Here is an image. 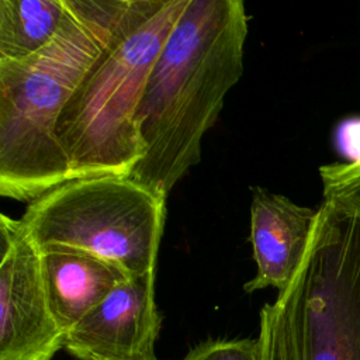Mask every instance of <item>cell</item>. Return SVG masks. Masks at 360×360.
<instances>
[{"instance_id": "cell-2", "label": "cell", "mask_w": 360, "mask_h": 360, "mask_svg": "<svg viewBox=\"0 0 360 360\" xmlns=\"http://www.w3.org/2000/svg\"><path fill=\"white\" fill-rule=\"evenodd\" d=\"M70 15L35 55L0 60V194L32 201L72 180L56 124L127 20L134 0H69Z\"/></svg>"}, {"instance_id": "cell-14", "label": "cell", "mask_w": 360, "mask_h": 360, "mask_svg": "<svg viewBox=\"0 0 360 360\" xmlns=\"http://www.w3.org/2000/svg\"><path fill=\"white\" fill-rule=\"evenodd\" d=\"M338 148L347 158L346 162L360 160V120L345 121L336 135Z\"/></svg>"}, {"instance_id": "cell-15", "label": "cell", "mask_w": 360, "mask_h": 360, "mask_svg": "<svg viewBox=\"0 0 360 360\" xmlns=\"http://www.w3.org/2000/svg\"><path fill=\"white\" fill-rule=\"evenodd\" d=\"M146 360H159L158 357H152V359H146Z\"/></svg>"}, {"instance_id": "cell-4", "label": "cell", "mask_w": 360, "mask_h": 360, "mask_svg": "<svg viewBox=\"0 0 360 360\" xmlns=\"http://www.w3.org/2000/svg\"><path fill=\"white\" fill-rule=\"evenodd\" d=\"M166 197L131 177L72 179L30 201L20 224L39 252L75 250L129 277L156 271Z\"/></svg>"}, {"instance_id": "cell-10", "label": "cell", "mask_w": 360, "mask_h": 360, "mask_svg": "<svg viewBox=\"0 0 360 360\" xmlns=\"http://www.w3.org/2000/svg\"><path fill=\"white\" fill-rule=\"evenodd\" d=\"M70 15L69 0H0V60L44 49Z\"/></svg>"}, {"instance_id": "cell-5", "label": "cell", "mask_w": 360, "mask_h": 360, "mask_svg": "<svg viewBox=\"0 0 360 360\" xmlns=\"http://www.w3.org/2000/svg\"><path fill=\"white\" fill-rule=\"evenodd\" d=\"M288 288L297 360H360V219L322 201Z\"/></svg>"}, {"instance_id": "cell-6", "label": "cell", "mask_w": 360, "mask_h": 360, "mask_svg": "<svg viewBox=\"0 0 360 360\" xmlns=\"http://www.w3.org/2000/svg\"><path fill=\"white\" fill-rule=\"evenodd\" d=\"M0 360H52L65 333L49 305L41 252L20 219L0 215Z\"/></svg>"}, {"instance_id": "cell-9", "label": "cell", "mask_w": 360, "mask_h": 360, "mask_svg": "<svg viewBox=\"0 0 360 360\" xmlns=\"http://www.w3.org/2000/svg\"><path fill=\"white\" fill-rule=\"evenodd\" d=\"M41 262L49 305L63 333L131 278L117 266L83 252L46 250L41 252Z\"/></svg>"}, {"instance_id": "cell-12", "label": "cell", "mask_w": 360, "mask_h": 360, "mask_svg": "<svg viewBox=\"0 0 360 360\" xmlns=\"http://www.w3.org/2000/svg\"><path fill=\"white\" fill-rule=\"evenodd\" d=\"M323 202L338 212L360 219V160L319 167Z\"/></svg>"}, {"instance_id": "cell-13", "label": "cell", "mask_w": 360, "mask_h": 360, "mask_svg": "<svg viewBox=\"0 0 360 360\" xmlns=\"http://www.w3.org/2000/svg\"><path fill=\"white\" fill-rule=\"evenodd\" d=\"M183 360H262L259 339H211L193 347Z\"/></svg>"}, {"instance_id": "cell-3", "label": "cell", "mask_w": 360, "mask_h": 360, "mask_svg": "<svg viewBox=\"0 0 360 360\" xmlns=\"http://www.w3.org/2000/svg\"><path fill=\"white\" fill-rule=\"evenodd\" d=\"M188 0H134L65 104L56 136L72 179L129 177L143 156L136 110L146 79Z\"/></svg>"}, {"instance_id": "cell-1", "label": "cell", "mask_w": 360, "mask_h": 360, "mask_svg": "<svg viewBox=\"0 0 360 360\" xmlns=\"http://www.w3.org/2000/svg\"><path fill=\"white\" fill-rule=\"evenodd\" d=\"M248 25L240 0H188L142 91L143 156L131 179L167 197L200 162L202 136L242 76Z\"/></svg>"}, {"instance_id": "cell-7", "label": "cell", "mask_w": 360, "mask_h": 360, "mask_svg": "<svg viewBox=\"0 0 360 360\" xmlns=\"http://www.w3.org/2000/svg\"><path fill=\"white\" fill-rule=\"evenodd\" d=\"M156 271L131 277L65 333L63 349L77 360H146L155 356L162 316Z\"/></svg>"}, {"instance_id": "cell-11", "label": "cell", "mask_w": 360, "mask_h": 360, "mask_svg": "<svg viewBox=\"0 0 360 360\" xmlns=\"http://www.w3.org/2000/svg\"><path fill=\"white\" fill-rule=\"evenodd\" d=\"M257 339L262 346V360H297L288 287L278 292L273 304L263 305Z\"/></svg>"}, {"instance_id": "cell-8", "label": "cell", "mask_w": 360, "mask_h": 360, "mask_svg": "<svg viewBox=\"0 0 360 360\" xmlns=\"http://www.w3.org/2000/svg\"><path fill=\"white\" fill-rule=\"evenodd\" d=\"M318 208L312 210L290 198L255 187L250 204V242L256 274L243 290L266 287L284 291L294 280L307 253Z\"/></svg>"}]
</instances>
